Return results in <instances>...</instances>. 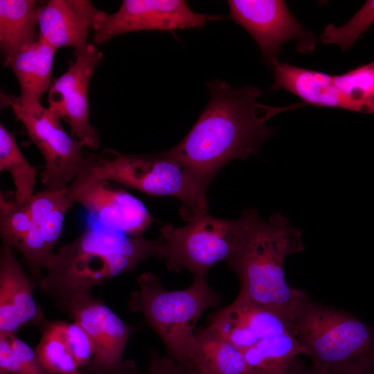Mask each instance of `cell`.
<instances>
[{
    "mask_svg": "<svg viewBox=\"0 0 374 374\" xmlns=\"http://www.w3.org/2000/svg\"><path fill=\"white\" fill-rule=\"evenodd\" d=\"M207 87V107L185 137L166 152L210 184L229 162L256 153L273 133L267 121L294 107L258 103L261 91L256 87L235 89L214 80Z\"/></svg>",
    "mask_w": 374,
    "mask_h": 374,
    "instance_id": "obj_1",
    "label": "cell"
},
{
    "mask_svg": "<svg viewBox=\"0 0 374 374\" xmlns=\"http://www.w3.org/2000/svg\"><path fill=\"white\" fill-rule=\"evenodd\" d=\"M159 238L146 240L107 228L87 226L49 257L41 290L60 309L72 298L90 294L95 286L134 269L143 260L162 258Z\"/></svg>",
    "mask_w": 374,
    "mask_h": 374,
    "instance_id": "obj_2",
    "label": "cell"
},
{
    "mask_svg": "<svg viewBox=\"0 0 374 374\" xmlns=\"http://www.w3.org/2000/svg\"><path fill=\"white\" fill-rule=\"evenodd\" d=\"M305 249L302 232L278 213L263 220L256 209L246 237L227 261L238 276V299L292 316L305 292L292 287L284 274L285 259Z\"/></svg>",
    "mask_w": 374,
    "mask_h": 374,
    "instance_id": "obj_3",
    "label": "cell"
},
{
    "mask_svg": "<svg viewBox=\"0 0 374 374\" xmlns=\"http://www.w3.org/2000/svg\"><path fill=\"white\" fill-rule=\"evenodd\" d=\"M292 331L317 374H359L374 365V326L315 301L305 292Z\"/></svg>",
    "mask_w": 374,
    "mask_h": 374,
    "instance_id": "obj_4",
    "label": "cell"
},
{
    "mask_svg": "<svg viewBox=\"0 0 374 374\" xmlns=\"http://www.w3.org/2000/svg\"><path fill=\"white\" fill-rule=\"evenodd\" d=\"M79 171L154 197L169 196L181 203L179 213L187 222L208 213L210 184L165 152L125 154L105 149L84 155Z\"/></svg>",
    "mask_w": 374,
    "mask_h": 374,
    "instance_id": "obj_5",
    "label": "cell"
},
{
    "mask_svg": "<svg viewBox=\"0 0 374 374\" xmlns=\"http://www.w3.org/2000/svg\"><path fill=\"white\" fill-rule=\"evenodd\" d=\"M137 283L139 289L130 296V310L142 314L170 357L180 366L196 323L208 308L220 305V294L204 276H195L188 287L175 291L166 290L150 272L140 275Z\"/></svg>",
    "mask_w": 374,
    "mask_h": 374,
    "instance_id": "obj_6",
    "label": "cell"
},
{
    "mask_svg": "<svg viewBox=\"0 0 374 374\" xmlns=\"http://www.w3.org/2000/svg\"><path fill=\"white\" fill-rule=\"evenodd\" d=\"M255 211L246 209L233 220L207 213L181 227L163 224L159 237L163 248L161 259L170 271L187 269L195 276L205 277L215 265L228 261L238 251Z\"/></svg>",
    "mask_w": 374,
    "mask_h": 374,
    "instance_id": "obj_7",
    "label": "cell"
},
{
    "mask_svg": "<svg viewBox=\"0 0 374 374\" xmlns=\"http://www.w3.org/2000/svg\"><path fill=\"white\" fill-rule=\"evenodd\" d=\"M1 102L10 107L44 157L42 183L49 190L66 188L82 166L84 145L65 132L60 118L48 107L40 103H26L19 97L5 93H1Z\"/></svg>",
    "mask_w": 374,
    "mask_h": 374,
    "instance_id": "obj_8",
    "label": "cell"
},
{
    "mask_svg": "<svg viewBox=\"0 0 374 374\" xmlns=\"http://www.w3.org/2000/svg\"><path fill=\"white\" fill-rule=\"evenodd\" d=\"M87 333L93 356L84 372L89 374H134V365L124 362L123 352L134 328L91 294L76 296L62 308Z\"/></svg>",
    "mask_w": 374,
    "mask_h": 374,
    "instance_id": "obj_9",
    "label": "cell"
},
{
    "mask_svg": "<svg viewBox=\"0 0 374 374\" xmlns=\"http://www.w3.org/2000/svg\"><path fill=\"white\" fill-rule=\"evenodd\" d=\"M229 17L258 44L267 63L277 59L283 45L296 41L299 53H310L317 38L293 17L284 1L229 0Z\"/></svg>",
    "mask_w": 374,
    "mask_h": 374,
    "instance_id": "obj_10",
    "label": "cell"
},
{
    "mask_svg": "<svg viewBox=\"0 0 374 374\" xmlns=\"http://www.w3.org/2000/svg\"><path fill=\"white\" fill-rule=\"evenodd\" d=\"M224 16L193 12L183 0H123L119 9L106 13L93 42L104 44L113 37L141 30L173 31L201 28Z\"/></svg>",
    "mask_w": 374,
    "mask_h": 374,
    "instance_id": "obj_11",
    "label": "cell"
},
{
    "mask_svg": "<svg viewBox=\"0 0 374 374\" xmlns=\"http://www.w3.org/2000/svg\"><path fill=\"white\" fill-rule=\"evenodd\" d=\"M75 57L67 71L52 81L48 90V108L69 125L73 137L96 150L100 138L89 122L88 88L103 55L89 43Z\"/></svg>",
    "mask_w": 374,
    "mask_h": 374,
    "instance_id": "obj_12",
    "label": "cell"
},
{
    "mask_svg": "<svg viewBox=\"0 0 374 374\" xmlns=\"http://www.w3.org/2000/svg\"><path fill=\"white\" fill-rule=\"evenodd\" d=\"M68 188L75 202L105 227L132 236H143L154 221L141 200L109 181L80 171Z\"/></svg>",
    "mask_w": 374,
    "mask_h": 374,
    "instance_id": "obj_13",
    "label": "cell"
},
{
    "mask_svg": "<svg viewBox=\"0 0 374 374\" xmlns=\"http://www.w3.org/2000/svg\"><path fill=\"white\" fill-rule=\"evenodd\" d=\"M208 326L240 351L263 339L293 332L285 314L238 298L215 312Z\"/></svg>",
    "mask_w": 374,
    "mask_h": 374,
    "instance_id": "obj_14",
    "label": "cell"
},
{
    "mask_svg": "<svg viewBox=\"0 0 374 374\" xmlns=\"http://www.w3.org/2000/svg\"><path fill=\"white\" fill-rule=\"evenodd\" d=\"M106 12L88 0H51L40 10L39 38L55 48L72 47L75 55L89 44V31L96 30Z\"/></svg>",
    "mask_w": 374,
    "mask_h": 374,
    "instance_id": "obj_15",
    "label": "cell"
},
{
    "mask_svg": "<svg viewBox=\"0 0 374 374\" xmlns=\"http://www.w3.org/2000/svg\"><path fill=\"white\" fill-rule=\"evenodd\" d=\"M12 249L4 244L0 249V333L6 335L44 321L33 297L37 284L24 271Z\"/></svg>",
    "mask_w": 374,
    "mask_h": 374,
    "instance_id": "obj_16",
    "label": "cell"
},
{
    "mask_svg": "<svg viewBox=\"0 0 374 374\" xmlns=\"http://www.w3.org/2000/svg\"><path fill=\"white\" fill-rule=\"evenodd\" d=\"M185 366L197 374H245L241 351L210 326L195 333L188 341L179 366Z\"/></svg>",
    "mask_w": 374,
    "mask_h": 374,
    "instance_id": "obj_17",
    "label": "cell"
},
{
    "mask_svg": "<svg viewBox=\"0 0 374 374\" xmlns=\"http://www.w3.org/2000/svg\"><path fill=\"white\" fill-rule=\"evenodd\" d=\"M57 48L39 38L4 60L15 73L20 87L19 98L26 103H40L48 90Z\"/></svg>",
    "mask_w": 374,
    "mask_h": 374,
    "instance_id": "obj_18",
    "label": "cell"
},
{
    "mask_svg": "<svg viewBox=\"0 0 374 374\" xmlns=\"http://www.w3.org/2000/svg\"><path fill=\"white\" fill-rule=\"evenodd\" d=\"M42 6L34 0L0 1V47L4 60L39 40Z\"/></svg>",
    "mask_w": 374,
    "mask_h": 374,
    "instance_id": "obj_19",
    "label": "cell"
},
{
    "mask_svg": "<svg viewBox=\"0 0 374 374\" xmlns=\"http://www.w3.org/2000/svg\"><path fill=\"white\" fill-rule=\"evenodd\" d=\"M245 374H283L304 350L293 332L263 339L241 351Z\"/></svg>",
    "mask_w": 374,
    "mask_h": 374,
    "instance_id": "obj_20",
    "label": "cell"
},
{
    "mask_svg": "<svg viewBox=\"0 0 374 374\" xmlns=\"http://www.w3.org/2000/svg\"><path fill=\"white\" fill-rule=\"evenodd\" d=\"M75 202L67 186L59 190L46 188L39 191L26 204L33 222L51 251L62 233L65 214Z\"/></svg>",
    "mask_w": 374,
    "mask_h": 374,
    "instance_id": "obj_21",
    "label": "cell"
},
{
    "mask_svg": "<svg viewBox=\"0 0 374 374\" xmlns=\"http://www.w3.org/2000/svg\"><path fill=\"white\" fill-rule=\"evenodd\" d=\"M8 172L13 180L15 200L26 204L33 195L37 168L31 166L21 152L15 135L0 125V171Z\"/></svg>",
    "mask_w": 374,
    "mask_h": 374,
    "instance_id": "obj_22",
    "label": "cell"
},
{
    "mask_svg": "<svg viewBox=\"0 0 374 374\" xmlns=\"http://www.w3.org/2000/svg\"><path fill=\"white\" fill-rule=\"evenodd\" d=\"M35 351L46 369L52 374H76L80 369L63 335V321L44 325Z\"/></svg>",
    "mask_w": 374,
    "mask_h": 374,
    "instance_id": "obj_23",
    "label": "cell"
},
{
    "mask_svg": "<svg viewBox=\"0 0 374 374\" xmlns=\"http://www.w3.org/2000/svg\"><path fill=\"white\" fill-rule=\"evenodd\" d=\"M333 84L356 112L374 114V60L344 73L331 75Z\"/></svg>",
    "mask_w": 374,
    "mask_h": 374,
    "instance_id": "obj_24",
    "label": "cell"
},
{
    "mask_svg": "<svg viewBox=\"0 0 374 374\" xmlns=\"http://www.w3.org/2000/svg\"><path fill=\"white\" fill-rule=\"evenodd\" d=\"M34 227L27 205L18 203L13 193H0V236L3 244L18 250Z\"/></svg>",
    "mask_w": 374,
    "mask_h": 374,
    "instance_id": "obj_25",
    "label": "cell"
},
{
    "mask_svg": "<svg viewBox=\"0 0 374 374\" xmlns=\"http://www.w3.org/2000/svg\"><path fill=\"white\" fill-rule=\"evenodd\" d=\"M373 22L374 0H368L345 24L341 26L327 25L320 39L325 44H337L342 51H346L353 46Z\"/></svg>",
    "mask_w": 374,
    "mask_h": 374,
    "instance_id": "obj_26",
    "label": "cell"
},
{
    "mask_svg": "<svg viewBox=\"0 0 374 374\" xmlns=\"http://www.w3.org/2000/svg\"><path fill=\"white\" fill-rule=\"evenodd\" d=\"M63 335L79 369H84L93 356V347L85 330L76 322H63Z\"/></svg>",
    "mask_w": 374,
    "mask_h": 374,
    "instance_id": "obj_27",
    "label": "cell"
},
{
    "mask_svg": "<svg viewBox=\"0 0 374 374\" xmlns=\"http://www.w3.org/2000/svg\"><path fill=\"white\" fill-rule=\"evenodd\" d=\"M17 361L16 374H52L43 366L35 351L16 335H9Z\"/></svg>",
    "mask_w": 374,
    "mask_h": 374,
    "instance_id": "obj_28",
    "label": "cell"
},
{
    "mask_svg": "<svg viewBox=\"0 0 374 374\" xmlns=\"http://www.w3.org/2000/svg\"><path fill=\"white\" fill-rule=\"evenodd\" d=\"M17 361L9 335L0 333V374H16Z\"/></svg>",
    "mask_w": 374,
    "mask_h": 374,
    "instance_id": "obj_29",
    "label": "cell"
},
{
    "mask_svg": "<svg viewBox=\"0 0 374 374\" xmlns=\"http://www.w3.org/2000/svg\"><path fill=\"white\" fill-rule=\"evenodd\" d=\"M149 374H181V368L170 357L151 355Z\"/></svg>",
    "mask_w": 374,
    "mask_h": 374,
    "instance_id": "obj_30",
    "label": "cell"
},
{
    "mask_svg": "<svg viewBox=\"0 0 374 374\" xmlns=\"http://www.w3.org/2000/svg\"><path fill=\"white\" fill-rule=\"evenodd\" d=\"M283 374H317L311 368H308L296 357Z\"/></svg>",
    "mask_w": 374,
    "mask_h": 374,
    "instance_id": "obj_31",
    "label": "cell"
},
{
    "mask_svg": "<svg viewBox=\"0 0 374 374\" xmlns=\"http://www.w3.org/2000/svg\"><path fill=\"white\" fill-rule=\"evenodd\" d=\"M180 368L181 374H197L195 371L190 366H185Z\"/></svg>",
    "mask_w": 374,
    "mask_h": 374,
    "instance_id": "obj_32",
    "label": "cell"
},
{
    "mask_svg": "<svg viewBox=\"0 0 374 374\" xmlns=\"http://www.w3.org/2000/svg\"><path fill=\"white\" fill-rule=\"evenodd\" d=\"M359 374H374V365Z\"/></svg>",
    "mask_w": 374,
    "mask_h": 374,
    "instance_id": "obj_33",
    "label": "cell"
},
{
    "mask_svg": "<svg viewBox=\"0 0 374 374\" xmlns=\"http://www.w3.org/2000/svg\"><path fill=\"white\" fill-rule=\"evenodd\" d=\"M76 374H89V373H85L84 371H78Z\"/></svg>",
    "mask_w": 374,
    "mask_h": 374,
    "instance_id": "obj_34",
    "label": "cell"
},
{
    "mask_svg": "<svg viewBox=\"0 0 374 374\" xmlns=\"http://www.w3.org/2000/svg\"><path fill=\"white\" fill-rule=\"evenodd\" d=\"M196 373V372H195Z\"/></svg>",
    "mask_w": 374,
    "mask_h": 374,
    "instance_id": "obj_35",
    "label": "cell"
}]
</instances>
